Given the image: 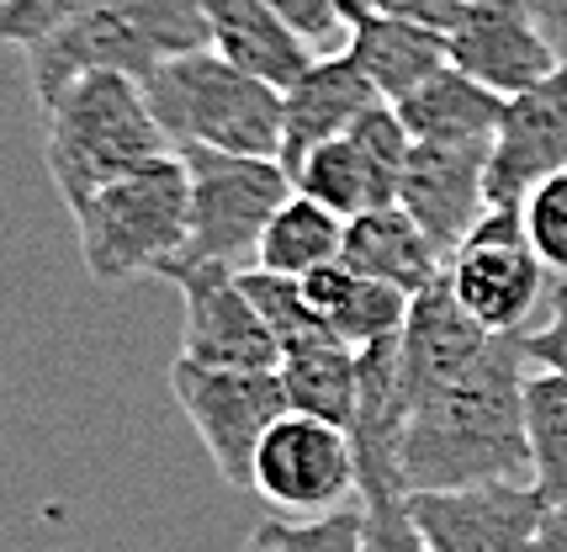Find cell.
I'll list each match as a JSON object with an SVG mask.
<instances>
[{"instance_id":"obj_1","label":"cell","mask_w":567,"mask_h":552,"mask_svg":"<svg viewBox=\"0 0 567 552\" xmlns=\"http://www.w3.org/2000/svg\"><path fill=\"white\" fill-rule=\"evenodd\" d=\"M525 382L530 361L519 351V335H498L456 382L414 403L398 452L403 489L451 494L483 483H530Z\"/></svg>"},{"instance_id":"obj_2","label":"cell","mask_w":567,"mask_h":552,"mask_svg":"<svg viewBox=\"0 0 567 552\" xmlns=\"http://www.w3.org/2000/svg\"><path fill=\"white\" fill-rule=\"evenodd\" d=\"M197 49H213L202 0H96L27 49V80L38 106H49L80 75H127L144 85L159 64Z\"/></svg>"},{"instance_id":"obj_3","label":"cell","mask_w":567,"mask_h":552,"mask_svg":"<svg viewBox=\"0 0 567 552\" xmlns=\"http://www.w3.org/2000/svg\"><path fill=\"white\" fill-rule=\"evenodd\" d=\"M49 117V176L70 213L106 192L112 181L175 154L144 85L127 75H80L43 106Z\"/></svg>"},{"instance_id":"obj_4","label":"cell","mask_w":567,"mask_h":552,"mask_svg":"<svg viewBox=\"0 0 567 552\" xmlns=\"http://www.w3.org/2000/svg\"><path fill=\"white\" fill-rule=\"evenodd\" d=\"M144 96L159 127L181 150H223V154H281V91L245 75L223 53L197 49L159 64L144 80Z\"/></svg>"},{"instance_id":"obj_5","label":"cell","mask_w":567,"mask_h":552,"mask_svg":"<svg viewBox=\"0 0 567 552\" xmlns=\"http://www.w3.org/2000/svg\"><path fill=\"white\" fill-rule=\"evenodd\" d=\"M74 228H80L85 272L96 276L101 287L165 272L171 260L186 255V239H192V176H186V160L165 154V160H154L144 171L112 181L106 192H96L74 213Z\"/></svg>"},{"instance_id":"obj_6","label":"cell","mask_w":567,"mask_h":552,"mask_svg":"<svg viewBox=\"0 0 567 552\" xmlns=\"http://www.w3.org/2000/svg\"><path fill=\"white\" fill-rule=\"evenodd\" d=\"M192 176V239L181 260L255 272V255L281 202L297 192L281 160L266 154H223V150H181Z\"/></svg>"},{"instance_id":"obj_7","label":"cell","mask_w":567,"mask_h":552,"mask_svg":"<svg viewBox=\"0 0 567 552\" xmlns=\"http://www.w3.org/2000/svg\"><path fill=\"white\" fill-rule=\"evenodd\" d=\"M445 282L488 335H525L536 303L551 298L546 260L530 245L519 207H488V218L445 260Z\"/></svg>"},{"instance_id":"obj_8","label":"cell","mask_w":567,"mask_h":552,"mask_svg":"<svg viewBox=\"0 0 567 552\" xmlns=\"http://www.w3.org/2000/svg\"><path fill=\"white\" fill-rule=\"evenodd\" d=\"M175 403L186 409V420L207 447L213 468L223 483H245L255 478V457L266 447V436L281 415H292L281 372H228V367H197V361H175L171 367Z\"/></svg>"},{"instance_id":"obj_9","label":"cell","mask_w":567,"mask_h":552,"mask_svg":"<svg viewBox=\"0 0 567 552\" xmlns=\"http://www.w3.org/2000/svg\"><path fill=\"white\" fill-rule=\"evenodd\" d=\"M249 489L287 521L334 515L361 494V457L350 430L313 420V415H281L255 457Z\"/></svg>"},{"instance_id":"obj_10","label":"cell","mask_w":567,"mask_h":552,"mask_svg":"<svg viewBox=\"0 0 567 552\" xmlns=\"http://www.w3.org/2000/svg\"><path fill=\"white\" fill-rule=\"evenodd\" d=\"M165 282L181 293V361L228 367V372H276V335L249 298L245 272L234 266H202L171 260Z\"/></svg>"},{"instance_id":"obj_11","label":"cell","mask_w":567,"mask_h":552,"mask_svg":"<svg viewBox=\"0 0 567 552\" xmlns=\"http://www.w3.org/2000/svg\"><path fill=\"white\" fill-rule=\"evenodd\" d=\"M409 127L398 123V112L382 101L371 106L361 123L329 139L323 150H313L302 165L292 171L297 192L302 197L323 202L329 213L340 218H355V213H371V207H393L398 192H403V171H409Z\"/></svg>"},{"instance_id":"obj_12","label":"cell","mask_w":567,"mask_h":552,"mask_svg":"<svg viewBox=\"0 0 567 552\" xmlns=\"http://www.w3.org/2000/svg\"><path fill=\"white\" fill-rule=\"evenodd\" d=\"M445 53L462 75L504 101L525 96L563 64V53L551 49V38L525 11V0H467L462 22L445 32Z\"/></svg>"},{"instance_id":"obj_13","label":"cell","mask_w":567,"mask_h":552,"mask_svg":"<svg viewBox=\"0 0 567 552\" xmlns=\"http://www.w3.org/2000/svg\"><path fill=\"white\" fill-rule=\"evenodd\" d=\"M430 552H530L546 527L536 483H483L451 494H409Z\"/></svg>"},{"instance_id":"obj_14","label":"cell","mask_w":567,"mask_h":552,"mask_svg":"<svg viewBox=\"0 0 567 552\" xmlns=\"http://www.w3.org/2000/svg\"><path fill=\"white\" fill-rule=\"evenodd\" d=\"M551 171H567V59L542 85L504 101L488 154V207H519Z\"/></svg>"},{"instance_id":"obj_15","label":"cell","mask_w":567,"mask_h":552,"mask_svg":"<svg viewBox=\"0 0 567 552\" xmlns=\"http://www.w3.org/2000/svg\"><path fill=\"white\" fill-rule=\"evenodd\" d=\"M488 154L494 144H414L398 207L435 239V251H451L488 218Z\"/></svg>"},{"instance_id":"obj_16","label":"cell","mask_w":567,"mask_h":552,"mask_svg":"<svg viewBox=\"0 0 567 552\" xmlns=\"http://www.w3.org/2000/svg\"><path fill=\"white\" fill-rule=\"evenodd\" d=\"M371 106H382V91L367 80V70L340 53H319L302 75L281 91V165L292 176L297 165L313 150H323L329 139H340L367 117Z\"/></svg>"},{"instance_id":"obj_17","label":"cell","mask_w":567,"mask_h":552,"mask_svg":"<svg viewBox=\"0 0 567 552\" xmlns=\"http://www.w3.org/2000/svg\"><path fill=\"white\" fill-rule=\"evenodd\" d=\"M498 335L472 319L462 298L451 293V282L424 287L414 308H409V325H403V382H409V409L420 399H430L435 388L456 382L477 356L494 346Z\"/></svg>"},{"instance_id":"obj_18","label":"cell","mask_w":567,"mask_h":552,"mask_svg":"<svg viewBox=\"0 0 567 552\" xmlns=\"http://www.w3.org/2000/svg\"><path fill=\"white\" fill-rule=\"evenodd\" d=\"M202 17H207L213 53H223L228 64H239L245 75L266 80L276 91H287L319 59L266 0H202Z\"/></svg>"},{"instance_id":"obj_19","label":"cell","mask_w":567,"mask_h":552,"mask_svg":"<svg viewBox=\"0 0 567 552\" xmlns=\"http://www.w3.org/2000/svg\"><path fill=\"white\" fill-rule=\"evenodd\" d=\"M350 272L377 276L398 293L420 298L424 287H435L445 276V255L435 251V239L424 234L409 207H371V213H355L346 224V251H340Z\"/></svg>"},{"instance_id":"obj_20","label":"cell","mask_w":567,"mask_h":552,"mask_svg":"<svg viewBox=\"0 0 567 552\" xmlns=\"http://www.w3.org/2000/svg\"><path fill=\"white\" fill-rule=\"evenodd\" d=\"M302 293H308L323 325L355 351H367L377 340H398L403 325H409V308H414L409 293H398L377 276L350 272L346 260H329L313 276H302Z\"/></svg>"},{"instance_id":"obj_21","label":"cell","mask_w":567,"mask_h":552,"mask_svg":"<svg viewBox=\"0 0 567 552\" xmlns=\"http://www.w3.org/2000/svg\"><path fill=\"white\" fill-rule=\"evenodd\" d=\"M393 112L414 144H494L498 123H504V96L462 75L456 64H445L420 91L393 101Z\"/></svg>"},{"instance_id":"obj_22","label":"cell","mask_w":567,"mask_h":552,"mask_svg":"<svg viewBox=\"0 0 567 552\" xmlns=\"http://www.w3.org/2000/svg\"><path fill=\"white\" fill-rule=\"evenodd\" d=\"M346 53L367 70V80L382 91V101L393 106L409 91H420L430 75H441L451 64L445 53V32H430V27L398 22V17H367V22L350 27Z\"/></svg>"},{"instance_id":"obj_23","label":"cell","mask_w":567,"mask_h":552,"mask_svg":"<svg viewBox=\"0 0 567 552\" xmlns=\"http://www.w3.org/2000/svg\"><path fill=\"white\" fill-rule=\"evenodd\" d=\"M276 372H281V388H287L292 415H313V420H329V426H340V430L355 426L361 351L346 346L334 329L319 335V340H302L292 351H281Z\"/></svg>"},{"instance_id":"obj_24","label":"cell","mask_w":567,"mask_h":552,"mask_svg":"<svg viewBox=\"0 0 567 552\" xmlns=\"http://www.w3.org/2000/svg\"><path fill=\"white\" fill-rule=\"evenodd\" d=\"M346 224L350 218L329 213L323 202L292 192V197L281 202V213L271 218V228H266L255 266H260V272H276V276L302 282V276H313L319 266L340 260V251H346Z\"/></svg>"},{"instance_id":"obj_25","label":"cell","mask_w":567,"mask_h":552,"mask_svg":"<svg viewBox=\"0 0 567 552\" xmlns=\"http://www.w3.org/2000/svg\"><path fill=\"white\" fill-rule=\"evenodd\" d=\"M525 430H530V483L546 510L567 515V382L530 372L525 382Z\"/></svg>"},{"instance_id":"obj_26","label":"cell","mask_w":567,"mask_h":552,"mask_svg":"<svg viewBox=\"0 0 567 552\" xmlns=\"http://www.w3.org/2000/svg\"><path fill=\"white\" fill-rule=\"evenodd\" d=\"M245 552H361V510H334L313 521H287L271 515L249 531Z\"/></svg>"},{"instance_id":"obj_27","label":"cell","mask_w":567,"mask_h":552,"mask_svg":"<svg viewBox=\"0 0 567 552\" xmlns=\"http://www.w3.org/2000/svg\"><path fill=\"white\" fill-rule=\"evenodd\" d=\"M530 245L546 260L551 276H567V171H551L546 181H536V192L519 202Z\"/></svg>"},{"instance_id":"obj_28","label":"cell","mask_w":567,"mask_h":552,"mask_svg":"<svg viewBox=\"0 0 567 552\" xmlns=\"http://www.w3.org/2000/svg\"><path fill=\"white\" fill-rule=\"evenodd\" d=\"M361 552H430L403 489L361 494Z\"/></svg>"},{"instance_id":"obj_29","label":"cell","mask_w":567,"mask_h":552,"mask_svg":"<svg viewBox=\"0 0 567 552\" xmlns=\"http://www.w3.org/2000/svg\"><path fill=\"white\" fill-rule=\"evenodd\" d=\"M85 6H96V0H11L0 11V49H38L49 32H59Z\"/></svg>"},{"instance_id":"obj_30","label":"cell","mask_w":567,"mask_h":552,"mask_svg":"<svg viewBox=\"0 0 567 552\" xmlns=\"http://www.w3.org/2000/svg\"><path fill=\"white\" fill-rule=\"evenodd\" d=\"M266 6H271L276 17L292 27L313 53H340L346 49L350 27H346V17H340L334 0H266Z\"/></svg>"},{"instance_id":"obj_31","label":"cell","mask_w":567,"mask_h":552,"mask_svg":"<svg viewBox=\"0 0 567 552\" xmlns=\"http://www.w3.org/2000/svg\"><path fill=\"white\" fill-rule=\"evenodd\" d=\"M551 319L542 329H525L519 335V351L530 361V372H551L567 382V276L551 282Z\"/></svg>"},{"instance_id":"obj_32","label":"cell","mask_w":567,"mask_h":552,"mask_svg":"<svg viewBox=\"0 0 567 552\" xmlns=\"http://www.w3.org/2000/svg\"><path fill=\"white\" fill-rule=\"evenodd\" d=\"M467 0H382L377 17H398V22H414V27H430V32H451L462 22Z\"/></svg>"},{"instance_id":"obj_33","label":"cell","mask_w":567,"mask_h":552,"mask_svg":"<svg viewBox=\"0 0 567 552\" xmlns=\"http://www.w3.org/2000/svg\"><path fill=\"white\" fill-rule=\"evenodd\" d=\"M525 11L542 22V32L551 38V49L567 59V0H525Z\"/></svg>"},{"instance_id":"obj_34","label":"cell","mask_w":567,"mask_h":552,"mask_svg":"<svg viewBox=\"0 0 567 552\" xmlns=\"http://www.w3.org/2000/svg\"><path fill=\"white\" fill-rule=\"evenodd\" d=\"M530 552H567V515H546V527H542V536H536V548Z\"/></svg>"},{"instance_id":"obj_35","label":"cell","mask_w":567,"mask_h":552,"mask_svg":"<svg viewBox=\"0 0 567 552\" xmlns=\"http://www.w3.org/2000/svg\"><path fill=\"white\" fill-rule=\"evenodd\" d=\"M334 6H340L346 27H355V22H367V17H377V6H382V0H334Z\"/></svg>"},{"instance_id":"obj_36","label":"cell","mask_w":567,"mask_h":552,"mask_svg":"<svg viewBox=\"0 0 567 552\" xmlns=\"http://www.w3.org/2000/svg\"><path fill=\"white\" fill-rule=\"evenodd\" d=\"M6 6H11V0H0V11H6Z\"/></svg>"}]
</instances>
